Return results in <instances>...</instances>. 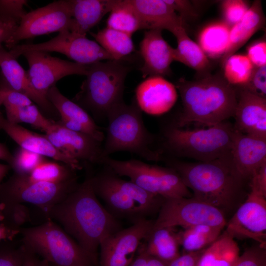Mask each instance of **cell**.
I'll return each mask as SVG.
<instances>
[{
  "label": "cell",
  "instance_id": "21",
  "mask_svg": "<svg viewBox=\"0 0 266 266\" xmlns=\"http://www.w3.org/2000/svg\"><path fill=\"white\" fill-rule=\"evenodd\" d=\"M176 87L161 76L146 77L136 87L134 99L140 109L152 115L167 112L177 99Z\"/></svg>",
  "mask_w": 266,
  "mask_h": 266
},
{
  "label": "cell",
  "instance_id": "20",
  "mask_svg": "<svg viewBox=\"0 0 266 266\" xmlns=\"http://www.w3.org/2000/svg\"><path fill=\"white\" fill-rule=\"evenodd\" d=\"M46 97L60 116L58 123L69 130L87 134L102 142L104 135L93 118L84 109L63 95L54 86Z\"/></svg>",
  "mask_w": 266,
  "mask_h": 266
},
{
  "label": "cell",
  "instance_id": "4",
  "mask_svg": "<svg viewBox=\"0 0 266 266\" xmlns=\"http://www.w3.org/2000/svg\"><path fill=\"white\" fill-rule=\"evenodd\" d=\"M106 134L102 145L103 157L120 151L135 154L150 161L162 159L161 152L153 148L154 136L146 129L142 111L135 100L124 101L108 114Z\"/></svg>",
  "mask_w": 266,
  "mask_h": 266
},
{
  "label": "cell",
  "instance_id": "23",
  "mask_svg": "<svg viewBox=\"0 0 266 266\" xmlns=\"http://www.w3.org/2000/svg\"><path fill=\"white\" fill-rule=\"evenodd\" d=\"M5 132L20 147L49 157L77 171L82 169V164L71 159L57 149L44 135L33 132L8 121L0 112V131Z\"/></svg>",
  "mask_w": 266,
  "mask_h": 266
},
{
  "label": "cell",
  "instance_id": "1",
  "mask_svg": "<svg viewBox=\"0 0 266 266\" xmlns=\"http://www.w3.org/2000/svg\"><path fill=\"white\" fill-rule=\"evenodd\" d=\"M45 215L47 219L60 224L84 250L96 259L101 241L123 229L121 221L98 199L92 186L91 175L79 183Z\"/></svg>",
  "mask_w": 266,
  "mask_h": 266
},
{
  "label": "cell",
  "instance_id": "16",
  "mask_svg": "<svg viewBox=\"0 0 266 266\" xmlns=\"http://www.w3.org/2000/svg\"><path fill=\"white\" fill-rule=\"evenodd\" d=\"M45 135L62 153L86 164H102V144L93 137L69 130L54 122Z\"/></svg>",
  "mask_w": 266,
  "mask_h": 266
},
{
  "label": "cell",
  "instance_id": "32",
  "mask_svg": "<svg viewBox=\"0 0 266 266\" xmlns=\"http://www.w3.org/2000/svg\"><path fill=\"white\" fill-rule=\"evenodd\" d=\"M113 60L121 61L135 50L132 35L109 28L90 33Z\"/></svg>",
  "mask_w": 266,
  "mask_h": 266
},
{
  "label": "cell",
  "instance_id": "12",
  "mask_svg": "<svg viewBox=\"0 0 266 266\" xmlns=\"http://www.w3.org/2000/svg\"><path fill=\"white\" fill-rule=\"evenodd\" d=\"M71 19L69 0L54 1L26 13L4 44L9 50L24 39L53 32L69 31Z\"/></svg>",
  "mask_w": 266,
  "mask_h": 266
},
{
  "label": "cell",
  "instance_id": "37",
  "mask_svg": "<svg viewBox=\"0 0 266 266\" xmlns=\"http://www.w3.org/2000/svg\"><path fill=\"white\" fill-rule=\"evenodd\" d=\"M224 78L231 85L238 88L249 80L255 66L246 55L233 54L222 65Z\"/></svg>",
  "mask_w": 266,
  "mask_h": 266
},
{
  "label": "cell",
  "instance_id": "2",
  "mask_svg": "<svg viewBox=\"0 0 266 266\" xmlns=\"http://www.w3.org/2000/svg\"><path fill=\"white\" fill-rule=\"evenodd\" d=\"M168 165L192 191L194 198L219 209L225 214L238 206L244 182L234 173L230 154L209 162L191 163L171 159Z\"/></svg>",
  "mask_w": 266,
  "mask_h": 266
},
{
  "label": "cell",
  "instance_id": "19",
  "mask_svg": "<svg viewBox=\"0 0 266 266\" xmlns=\"http://www.w3.org/2000/svg\"><path fill=\"white\" fill-rule=\"evenodd\" d=\"M173 49L163 38L162 30H146L139 45L143 60L140 70L143 77L169 75L174 61Z\"/></svg>",
  "mask_w": 266,
  "mask_h": 266
},
{
  "label": "cell",
  "instance_id": "55",
  "mask_svg": "<svg viewBox=\"0 0 266 266\" xmlns=\"http://www.w3.org/2000/svg\"><path fill=\"white\" fill-rule=\"evenodd\" d=\"M0 160L6 162L9 166L11 165L13 160L12 154L1 143H0Z\"/></svg>",
  "mask_w": 266,
  "mask_h": 266
},
{
  "label": "cell",
  "instance_id": "5",
  "mask_svg": "<svg viewBox=\"0 0 266 266\" xmlns=\"http://www.w3.org/2000/svg\"><path fill=\"white\" fill-rule=\"evenodd\" d=\"M130 67L121 61L106 60L88 65L85 79L73 101L96 119L105 118L124 101L125 79Z\"/></svg>",
  "mask_w": 266,
  "mask_h": 266
},
{
  "label": "cell",
  "instance_id": "41",
  "mask_svg": "<svg viewBox=\"0 0 266 266\" xmlns=\"http://www.w3.org/2000/svg\"><path fill=\"white\" fill-rule=\"evenodd\" d=\"M249 3L244 0H225L221 2V9L223 21L232 27L243 18L249 9Z\"/></svg>",
  "mask_w": 266,
  "mask_h": 266
},
{
  "label": "cell",
  "instance_id": "35",
  "mask_svg": "<svg viewBox=\"0 0 266 266\" xmlns=\"http://www.w3.org/2000/svg\"><path fill=\"white\" fill-rule=\"evenodd\" d=\"M107 28L132 34L142 30L139 17L129 0H119L109 12Z\"/></svg>",
  "mask_w": 266,
  "mask_h": 266
},
{
  "label": "cell",
  "instance_id": "58",
  "mask_svg": "<svg viewBox=\"0 0 266 266\" xmlns=\"http://www.w3.org/2000/svg\"><path fill=\"white\" fill-rule=\"evenodd\" d=\"M4 204L2 203H0V222H2L4 220V215L3 213Z\"/></svg>",
  "mask_w": 266,
  "mask_h": 266
},
{
  "label": "cell",
  "instance_id": "40",
  "mask_svg": "<svg viewBox=\"0 0 266 266\" xmlns=\"http://www.w3.org/2000/svg\"><path fill=\"white\" fill-rule=\"evenodd\" d=\"M4 220L2 222L12 228L19 229L31 219L29 207L24 203L4 204Z\"/></svg>",
  "mask_w": 266,
  "mask_h": 266
},
{
  "label": "cell",
  "instance_id": "45",
  "mask_svg": "<svg viewBox=\"0 0 266 266\" xmlns=\"http://www.w3.org/2000/svg\"><path fill=\"white\" fill-rule=\"evenodd\" d=\"M234 266H266V245L259 244L240 255Z\"/></svg>",
  "mask_w": 266,
  "mask_h": 266
},
{
  "label": "cell",
  "instance_id": "30",
  "mask_svg": "<svg viewBox=\"0 0 266 266\" xmlns=\"http://www.w3.org/2000/svg\"><path fill=\"white\" fill-rule=\"evenodd\" d=\"M172 34L177 43V47L173 49L174 61L180 62L199 73L206 72L211 66L209 60L199 45L189 37L185 28H179Z\"/></svg>",
  "mask_w": 266,
  "mask_h": 266
},
{
  "label": "cell",
  "instance_id": "56",
  "mask_svg": "<svg viewBox=\"0 0 266 266\" xmlns=\"http://www.w3.org/2000/svg\"><path fill=\"white\" fill-rule=\"evenodd\" d=\"M169 264L148 254L147 266H169Z\"/></svg>",
  "mask_w": 266,
  "mask_h": 266
},
{
  "label": "cell",
  "instance_id": "14",
  "mask_svg": "<svg viewBox=\"0 0 266 266\" xmlns=\"http://www.w3.org/2000/svg\"><path fill=\"white\" fill-rule=\"evenodd\" d=\"M22 55L27 60V71L35 89L46 97L49 90L62 78L70 75H86L88 65L52 57L47 52L30 51Z\"/></svg>",
  "mask_w": 266,
  "mask_h": 266
},
{
  "label": "cell",
  "instance_id": "11",
  "mask_svg": "<svg viewBox=\"0 0 266 266\" xmlns=\"http://www.w3.org/2000/svg\"><path fill=\"white\" fill-rule=\"evenodd\" d=\"M9 51L15 59L30 51L56 52L84 65L113 60L96 41L88 39L86 36L74 34L68 30L59 32L57 35L47 41L17 44Z\"/></svg>",
  "mask_w": 266,
  "mask_h": 266
},
{
  "label": "cell",
  "instance_id": "42",
  "mask_svg": "<svg viewBox=\"0 0 266 266\" xmlns=\"http://www.w3.org/2000/svg\"><path fill=\"white\" fill-rule=\"evenodd\" d=\"M25 0H0V21L14 22L19 24L27 13Z\"/></svg>",
  "mask_w": 266,
  "mask_h": 266
},
{
  "label": "cell",
  "instance_id": "44",
  "mask_svg": "<svg viewBox=\"0 0 266 266\" xmlns=\"http://www.w3.org/2000/svg\"><path fill=\"white\" fill-rule=\"evenodd\" d=\"M238 88L266 98V66L255 67L248 82Z\"/></svg>",
  "mask_w": 266,
  "mask_h": 266
},
{
  "label": "cell",
  "instance_id": "43",
  "mask_svg": "<svg viewBox=\"0 0 266 266\" xmlns=\"http://www.w3.org/2000/svg\"><path fill=\"white\" fill-rule=\"evenodd\" d=\"M26 248L21 243L19 247L9 244L0 246V266H22Z\"/></svg>",
  "mask_w": 266,
  "mask_h": 266
},
{
  "label": "cell",
  "instance_id": "25",
  "mask_svg": "<svg viewBox=\"0 0 266 266\" xmlns=\"http://www.w3.org/2000/svg\"><path fill=\"white\" fill-rule=\"evenodd\" d=\"M140 20L142 30H166L172 33L185 22L165 0H129Z\"/></svg>",
  "mask_w": 266,
  "mask_h": 266
},
{
  "label": "cell",
  "instance_id": "28",
  "mask_svg": "<svg viewBox=\"0 0 266 266\" xmlns=\"http://www.w3.org/2000/svg\"><path fill=\"white\" fill-rule=\"evenodd\" d=\"M174 227L152 230L141 242L146 253L170 264L180 255L177 231Z\"/></svg>",
  "mask_w": 266,
  "mask_h": 266
},
{
  "label": "cell",
  "instance_id": "47",
  "mask_svg": "<svg viewBox=\"0 0 266 266\" xmlns=\"http://www.w3.org/2000/svg\"><path fill=\"white\" fill-rule=\"evenodd\" d=\"M255 67L266 66V41L265 38L256 40L247 48L246 55Z\"/></svg>",
  "mask_w": 266,
  "mask_h": 266
},
{
  "label": "cell",
  "instance_id": "52",
  "mask_svg": "<svg viewBox=\"0 0 266 266\" xmlns=\"http://www.w3.org/2000/svg\"><path fill=\"white\" fill-rule=\"evenodd\" d=\"M25 248L26 255L22 266H54Z\"/></svg>",
  "mask_w": 266,
  "mask_h": 266
},
{
  "label": "cell",
  "instance_id": "3",
  "mask_svg": "<svg viewBox=\"0 0 266 266\" xmlns=\"http://www.w3.org/2000/svg\"><path fill=\"white\" fill-rule=\"evenodd\" d=\"M183 109L173 125L182 128L191 123L208 127L233 117L237 104L236 88L223 77L207 74L194 81L177 83Z\"/></svg>",
  "mask_w": 266,
  "mask_h": 266
},
{
  "label": "cell",
  "instance_id": "15",
  "mask_svg": "<svg viewBox=\"0 0 266 266\" xmlns=\"http://www.w3.org/2000/svg\"><path fill=\"white\" fill-rule=\"evenodd\" d=\"M266 197L250 190L245 201L227 222L225 230L234 239H252L266 245Z\"/></svg>",
  "mask_w": 266,
  "mask_h": 266
},
{
  "label": "cell",
  "instance_id": "38",
  "mask_svg": "<svg viewBox=\"0 0 266 266\" xmlns=\"http://www.w3.org/2000/svg\"><path fill=\"white\" fill-rule=\"evenodd\" d=\"M5 111V118L10 122L16 124L27 123L45 133L55 122L45 117L33 103Z\"/></svg>",
  "mask_w": 266,
  "mask_h": 266
},
{
  "label": "cell",
  "instance_id": "31",
  "mask_svg": "<svg viewBox=\"0 0 266 266\" xmlns=\"http://www.w3.org/2000/svg\"><path fill=\"white\" fill-rule=\"evenodd\" d=\"M231 27L223 21L210 23L198 34V43L209 58L223 57L228 46Z\"/></svg>",
  "mask_w": 266,
  "mask_h": 266
},
{
  "label": "cell",
  "instance_id": "36",
  "mask_svg": "<svg viewBox=\"0 0 266 266\" xmlns=\"http://www.w3.org/2000/svg\"><path fill=\"white\" fill-rule=\"evenodd\" d=\"M76 171L63 163L46 160L25 176L32 181L62 183L77 178Z\"/></svg>",
  "mask_w": 266,
  "mask_h": 266
},
{
  "label": "cell",
  "instance_id": "34",
  "mask_svg": "<svg viewBox=\"0 0 266 266\" xmlns=\"http://www.w3.org/2000/svg\"><path fill=\"white\" fill-rule=\"evenodd\" d=\"M115 180L120 189L137 205L145 218L158 213L164 198L151 193L131 181L122 179L116 173Z\"/></svg>",
  "mask_w": 266,
  "mask_h": 266
},
{
  "label": "cell",
  "instance_id": "54",
  "mask_svg": "<svg viewBox=\"0 0 266 266\" xmlns=\"http://www.w3.org/2000/svg\"><path fill=\"white\" fill-rule=\"evenodd\" d=\"M137 251L138 252L137 256L133 260L130 266H147L148 254L141 243Z\"/></svg>",
  "mask_w": 266,
  "mask_h": 266
},
{
  "label": "cell",
  "instance_id": "17",
  "mask_svg": "<svg viewBox=\"0 0 266 266\" xmlns=\"http://www.w3.org/2000/svg\"><path fill=\"white\" fill-rule=\"evenodd\" d=\"M104 166L101 171L91 175V181L95 193L103 200L105 208L118 220L126 219L133 224L146 219L137 205L118 187L115 173Z\"/></svg>",
  "mask_w": 266,
  "mask_h": 266
},
{
  "label": "cell",
  "instance_id": "7",
  "mask_svg": "<svg viewBox=\"0 0 266 266\" xmlns=\"http://www.w3.org/2000/svg\"><path fill=\"white\" fill-rule=\"evenodd\" d=\"M25 248L54 266H94L97 259L85 250L54 221L21 229Z\"/></svg>",
  "mask_w": 266,
  "mask_h": 266
},
{
  "label": "cell",
  "instance_id": "39",
  "mask_svg": "<svg viewBox=\"0 0 266 266\" xmlns=\"http://www.w3.org/2000/svg\"><path fill=\"white\" fill-rule=\"evenodd\" d=\"M12 156L10 166L14 173L21 175L29 174L37 166L47 160L43 156L20 147Z\"/></svg>",
  "mask_w": 266,
  "mask_h": 266
},
{
  "label": "cell",
  "instance_id": "6",
  "mask_svg": "<svg viewBox=\"0 0 266 266\" xmlns=\"http://www.w3.org/2000/svg\"><path fill=\"white\" fill-rule=\"evenodd\" d=\"M234 132V125L227 121L207 129L193 130L172 124L163 131V146L177 157L212 161L230 154Z\"/></svg>",
  "mask_w": 266,
  "mask_h": 266
},
{
  "label": "cell",
  "instance_id": "18",
  "mask_svg": "<svg viewBox=\"0 0 266 266\" xmlns=\"http://www.w3.org/2000/svg\"><path fill=\"white\" fill-rule=\"evenodd\" d=\"M232 166L243 181L251 179L266 163V139L243 133L235 129L230 151Z\"/></svg>",
  "mask_w": 266,
  "mask_h": 266
},
{
  "label": "cell",
  "instance_id": "29",
  "mask_svg": "<svg viewBox=\"0 0 266 266\" xmlns=\"http://www.w3.org/2000/svg\"><path fill=\"white\" fill-rule=\"evenodd\" d=\"M239 256L235 239L224 231L204 250L197 266H234Z\"/></svg>",
  "mask_w": 266,
  "mask_h": 266
},
{
  "label": "cell",
  "instance_id": "26",
  "mask_svg": "<svg viewBox=\"0 0 266 266\" xmlns=\"http://www.w3.org/2000/svg\"><path fill=\"white\" fill-rule=\"evenodd\" d=\"M119 0H69L71 19L69 31L83 36L109 13Z\"/></svg>",
  "mask_w": 266,
  "mask_h": 266
},
{
  "label": "cell",
  "instance_id": "22",
  "mask_svg": "<svg viewBox=\"0 0 266 266\" xmlns=\"http://www.w3.org/2000/svg\"><path fill=\"white\" fill-rule=\"evenodd\" d=\"M234 117L239 132L266 139V98L239 88Z\"/></svg>",
  "mask_w": 266,
  "mask_h": 266
},
{
  "label": "cell",
  "instance_id": "24",
  "mask_svg": "<svg viewBox=\"0 0 266 266\" xmlns=\"http://www.w3.org/2000/svg\"><path fill=\"white\" fill-rule=\"evenodd\" d=\"M0 69L3 80L9 88L27 96L47 114H59L47 97L35 89L27 72L2 44H0Z\"/></svg>",
  "mask_w": 266,
  "mask_h": 266
},
{
  "label": "cell",
  "instance_id": "53",
  "mask_svg": "<svg viewBox=\"0 0 266 266\" xmlns=\"http://www.w3.org/2000/svg\"><path fill=\"white\" fill-rule=\"evenodd\" d=\"M20 230L12 228L0 222V242L12 241L17 235L20 234Z\"/></svg>",
  "mask_w": 266,
  "mask_h": 266
},
{
  "label": "cell",
  "instance_id": "49",
  "mask_svg": "<svg viewBox=\"0 0 266 266\" xmlns=\"http://www.w3.org/2000/svg\"><path fill=\"white\" fill-rule=\"evenodd\" d=\"M250 190L266 197V163L261 166L250 179Z\"/></svg>",
  "mask_w": 266,
  "mask_h": 266
},
{
  "label": "cell",
  "instance_id": "57",
  "mask_svg": "<svg viewBox=\"0 0 266 266\" xmlns=\"http://www.w3.org/2000/svg\"><path fill=\"white\" fill-rule=\"evenodd\" d=\"M10 169L11 166L8 164L0 163V184Z\"/></svg>",
  "mask_w": 266,
  "mask_h": 266
},
{
  "label": "cell",
  "instance_id": "48",
  "mask_svg": "<svg viewBox=\"0 0 266 266\" xmlns=\"http://www.w3.org/2000/svg\"><path fill=\"white\" fill-rule=\"evenodd\" d=\"M172 9L186 23L189 19L198 16L196 9L192 2L186 0H165Z\"/></svg>",
  "mask_w": 266,
  "mask_h": 266
},
{
  "label": "cell",
  "instance_id": "46",
  "mask_svg": "<svg viewBox=\"0 0 266 266\" xmlns=\"http://www.w3.org/2000/svg\"><path fill=\"white\" fill-rule=\"evenodd\" d=\"M0 88H3L5 91L2 102L5 111L29 105L33 103L32 100L27 96L11 89L4 81L1 83Z\"/></svg>",
  "mask_w": 266,
  "mask_h": 266
},
{
  "label": "cell",
  "instance_id": "8",
  "mask_svg": "<svg viewBox=\"0 0 266 266\" xmlns=\"http://www.w3.org/2000/svg\"><path fill=\"white\" fill-rule=\"evenodd\" d=\"M102 164L117 175L128 177L145 190L164 198L191 196L178 173L169 166L150 165L136 159L118 160L109 156L103 158Z\"/></svg>",
  "mask_w": 266,
  "mask_h": 266
},
{
  "label": "cell",
  "instance_id": "9",
  "mask_svg": "<svg viewBox=\"0 0 266 266\" xmlns=\"http://www.w3.org/2000/svg\"><path fill=\"white\" fill-rule=\"evenodd\" d=\"M78 184L77 178L62 183L32 181L25 175L14 173L0 184V203H29L39 208L46 215Z\"/></svg>",
  "mask_w": 266,
  "mask_h": 266
},
{
  "label": "cell",
  "instance_id": "59",
  "mask_svg": "<svg viewBox=\"0 0 266 266\" xmlns=\"http://www.w3.org/2000/svg\"><path fill=\"white\" fill-rule=\"evenodd\" d=\"M5 93V90L3 88H0V106L2 104Z\"/></svg>",
  "mask_w": 266,
  "mask_h": 266
},
{
  "label": "cell",
  "instance_id": "13",
  "mask_svg": "<svg viewBox=\"0 0 266 266\" xmlns=\"http://www.w3.org/2000/svg\"><path fill=\"white\" fill-rule=\"evenodd\" d=\"M155 220H140L111 234L100 245V266H129L142 241L152 230Z\"/></svg>",
  "mask_w": 266,
  "mask_h": 266
},
{
  "label": "cell",
  "instance_id": "51",
  "mask_svg": "<svg viewBox=\"0 0 266 266\" xmlns=\"http://www.w3.org/2000/svg\"><path fill=\"white\" fill-rule=\"evenodd\" d=\"M18 25L14 22L0 21V44L5 43L10 38Z\"/></svg>",
  "mask_w": 266,
  "mask_h": 266
},
{
  "label": "cell",
  "instance_id": "33",
  "mask_svg": "<svg viewBox=\"0 0 266 266\" xmlns=\"http://www.w3.org/2000/svg\"><path fill=\"white\" fill-rule=\"evenodd\" d=\"M223 228L207 225H198L177 231L180 246L186 252L206 248L221 234Z\"/></svg>",
  "mask_w": 266,
  "mask_h": 266
},
{
  "label": "cell",
  "instance_id": "27",
  "mask_svg": "<svg viewBox=\"0 0 266 266\" xmlns=\"http://www.w3.org/2000/svg\"><path fill=\"white\" fill-rule=\"evenodd\" d=\"M265 23L261 1L255 0L240 21L231 27L228 46L221 59L222 65L261 29Z\"/></svg>",
  "mask_w": 266,
  "mask_h": 266
},
{
  "label": "cell",
  "instance_id": "10",
  "mask_svg": "<svg viewBox=\"0 0 266 266\" xmlns=\"http://www.w3.org/2000/svg\"><path fill=\"white\" fill-rule=\"evenodd\" d=\"M227 222L222 210L193 197L165 198L152 230L178 226L185 228L198 225L224 229Z\"/></svg>",
  "mask_w": 266,
  "mask_h": 266
},
{
  "label": "cell",
  "instance_id": "50",
  "mask_svg": "<svg viewBox=\"0 0 266 266\" xmlns=\"http://www.w3.org/2000/svg\"><path fill=\"white\" fill-rule=\"evenodd\" d=\"M204 249L184 253L173 260L169 266H197Z\"/></svg>",
  "mask_w": 266,
  "mask_h": 266
}]
</instances>
